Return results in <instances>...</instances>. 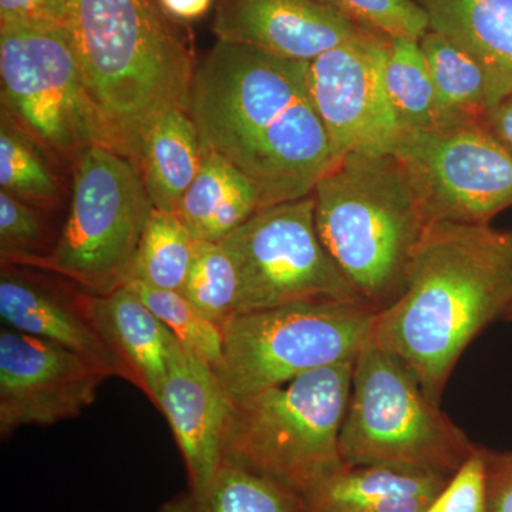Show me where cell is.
<instances>
[{
    "label": "cell",
    "instance_id": "cell-7",
    "mask_svg": "<svg viewBox=\"0 0 512 512\" xmlns=\"http://www.w3.org/2000/svg\"><path fill=\"white\" fill-rule=\"evenodd\" d=\"M376 311L363 302L299 301L238 313L222 326L214 366L231 402L323 367L353 362L372 342Z\"/></svg>",
    "mask_w": 512,
    "mask_h": 512
},
{
    "label": "cell",
    "instance_id": "cell-14",
    "mask_svg": "<svg viewBox=\"0 0 512 512\" xmlns=\"http://www.w3.org/2000/svg\"><path fill=\"white\" fill-rule=\"evenodd\" d=\"M215 35L293 62L316 57L366 29L316 0H220Z\"/></svg>",
    "mask_w": 512,
    "mask_h": 512
},
{
    "label": "cell",
    "instance_id": "cell-12",
    "mask_svg": "<svg viewBox=\"0 0 512 512\" xmlns=\"http://www.w3.org/2000/svg\"><path fill=\"white\" fill-rule=\"evenodd\" d=\"M387 39L365 30L308 62V89L335 156L390 154L402 130L383 82Z\"/></svg>",
    "mask_w": 512,
    "mask_h": 512
},
{
    "label": "cell",
    "instance_id": "cell-2",
    "mask_svg": "<svg viewBox=\"0 0 512 512\" xmlns=\"http://www.w3.org/2000/svg\"><path fill=\"white\" fill-rule=\"evenodd\" d=\"M512 305V232L436 222L414 249L399 298L376 312L372 343L441 394L467 346Z\"/></svg>",
    "mask_w": 512,
    "mask_h": 512
},
{
    "label": "cell",
    "instance_id": "cell-29",
    "mask_svg": "<svg viewBox=\"0 0 512 512\" xmlns=\"http://www.w3.org/2000/svg\"><path fill=\"white\" fill-rule=\"evenodd\" d=\"M377 35L421 40L430 18L419 0H316Z\"/></svg>",
    "mask_w": 512,
    "mask_h": 512
},
{
    "label": "cell",
    "instance_id": "cell-26",
    "mask_svg": "<svg viewBox=\"0 0 512 512\" xmlns=\"http://www.w3.org/2000/svg\"><path fill=\"white\" fill-rule=\"evenodd\" d=\"M180 292L220 328L237 315V266L221 242H195L194 258Z\"/></svg>",
    "mask_w": 512,
    "mask_h": 512
},
{
    "label": "cell",
    "instance_id": "cell-18",
    "mask_svg": "<svg viewBox=\"0 0 512 512\" xmlns=\"http://www.w3.org/2000/svg\"><path fill=\"white\" fill-rule=\"evenodd\" d=\"M448 480L434 471L345 464L303 495V512H424Z\"/></svg>",
    "mask_w": 512,
    "mask_h": 512
},
{
    "label": "cell",
    "instance_id": "cell-9",
    "mask_svg": "<svg viewBox=\"0 0 512 512\" xmlns=\"http://www.w3.org/2000/svg\"><path fill=\"white\" fill-rule=\"evenodd\" d=\"M0 77L8 116L33 140L77 156L110 147L66 26L0 23Z\"/></svg>",
    "mask_w": 512,
    "mask_h": 512
},
{
    "label": "cell",
    "instance_id": "cell-1",
    "mask_svg": "<svg viewBox=\"0 0 512 512\" xmlns=\"http://www.w3.org/2000/svg\"><path fill=\"white\" fill-rule=\"evenodd\" d=\"M306 72L224 40L195 67L187 111L201 141L255 181L264 207L308 197L339 161Z\"/></svg>",
    "mask_w": 512,
    "mask_h": 512
},
{
    "label": "cell",
    "instance_id": "cell-15",
    "mask_svg": "<svg viewBox=\"0 0 512 512\" xmlns=\"http://www.w3.org/2000/svg\"><path fill=\"white\" fill-rule=\"evenodd\" d=\"M231 404L214 367L178 342L158 410L170 423L183 454L190 491L202 490L220 470Z\"/></svg>",
    "mask_w": 512,
    "mask_h": 512
},
{
    "label": "cell",
    "instance_id": "cell-34",
    "mask_svg": "<svg viewBox=\"0 0 512 512\" xmlns=\"http://www.w3.org/2000/svg\"><path fill=\"white\" fill-rule=\"evenodd\" d=\"M485 124L493 131L494 136L512 153V93L501 100L487 116Z\"/></svg>",
    "mask_w": 512,
    "mask_h": 512
},
{
    "label": "cell",
    "instance_id": "cell-22",
    "mask_svg": "<svg viewBox=\"0 0 512 512\" xmlns=\"http://www.w3.org/2000/svg\"><path fill=\"white\" fill-rule=\"evenodd\" d=\"M430 28L512 77V0H419Z\"/></svg>",
    "mask_w": 512,
    "mask_h": 512
},
{
    "label": "cell",
    "instance_id": "cell-6",
    "mask_svg": "<svg viewBox=\"0 0 512 512\" xmlns=\"http://www.w3.org/2000/svg\"><path fill=\"white\" fill-rule=\"evenodd\" d=\"M476 450L400 357L372 342L357 355L339 436L343 463L451 477Z\"/></svg>",
    "mask_w": 512,
    "mask_h": 512
},
{
    "label": "cell",
    "instance_id": "cell-28",
    "mask_svg": "<svg viewBox=\"0 0 512 512\" xmlns=\"http://www.w3.org/2000/svg\"><path fill=\"white\" fill-rule=\"evenodd\" d=\"M146 303L154 315L177 336L184 346L195 350L212 367L222 356V329L215 325L180 291L150 288L140 284L126 285Z\"/></svg>",
    "mask_w": 512,
    "mask_h": 512
},
{
    "label": "cell",
    "instance_id": "cell-33",
    "mask_svg": "<svg viewBox=\"0 0 512 512\" xmlns=\"http://www.w3.org/2000/svg\"><path fill=\"white\" fill-rule=\"evenodd\" d=\"M481 450L487 467L488 512H512V451Z\"/></svg>",
    "mask_w": 512,
    "mask_h": 512
},
{
    "label": "cell",
    "instance_id": "cell-24",
    "mask_svg": "<svg viewBox=\"0 0 512 512\" xmlns=\"http://www.w3.org/2000/svg\"><path fill=\"white\" fill-rule=\"evenodd\" d=\"M383 82L387 100L402 133L444 123L420 40L406 37L387 39Z\"/></svg>",
    "mask_w": 512,
    "mask_h": 512
},
{
    "label": "cell",
    "instance_id": "cell-5",
    "mask_svg": "<svg viewBox=\"0 0 512 512\" xmlns=\"http://www.w3.org/2000/svg\"><path fill=\"white\" fill-rule=\"evenodd\" d=\"M353 362L323 367L232 402L222 463L284 485L303 497L345 466L339 436L352 389Z\"/></svg>",
    "mask_w": 512,
    "mask_h": 512
},
{
    "label": "cell",
    "instance_id": "cell-3",
    "mask_svg": "<svg viewBox=\"0 0 512 512\" xmlns=\"http://www.w3.org/2000/svg\"><path fill=\"white\" fill-rule=\"evenodd\" d=\"M158 0H69L66 28L109 138L138 168L148 128L187 110L195 67Z\"/></svg>",
    "mask_w": 512,
    "mask_h": 512
},
{
    "label": "cell",
    "instance_id": "cell-20",
    "mask_svg": "<svg viewBox=\"0 0 512 512\" xmlns=\"http://www.w3.org/2000/svg\"><path fill=\"white\" fill-rule=\"evenodd\" d=\"M444 123L484 120L512 93V77L431 29L420 40Z\"/></svg>",
    "mask_w": 512,
    "mask_h": 512
},
{
    "label": "cell",
    "instance_id": "cell-21",
    "mask_svg": "<svg viewBox=\"0 0 512 512\" xmlns=\"http://www.w3.org/2000/svg\"><path fill=\"white\" fill-rule=\"evenodd\" d=\"M202 141L185 109L165 111L141 141L138 171L156 210L177 214L200 171Z\"/></svg>",
    "mask_w": 512,
    "mask_h": 512
},
{
    "label": "cell",
    "instance_id": "cell-17",
    "mask_svg": "<svg viewBox=\"0 0 512 512\" xmlns=\"http://www.w3.org/2000/svg\"><path fill=\"white\" fill-rule=\"evenodd\" d=\"M90 309L120 377L138 387L158 409L171 356L180 340L128 286L107 295H92Z\"/></svg>",
    "mask_w": 512,
    "mask_h": 512
},
{
    "label": "cell",
    "instance_id": "cell-10",
    "mask_svg": "<svg viewBox=\"0 0 512 512\" xmlns=\"http://www.w3.org/2000/svg\"><path fill=\"white\" fill-rule=\"evenodd\" d=\"M390 154L429 224H490L512 207V153L484 120L403 131Z\"/></svg>",
    "mask_w": 512,
    "mask_h": 512
},
{
    "label": "cell",
    "instance_id": "cell-19",
    "mask_svg": "<svg viewBox=\"0 0 512 512\" xmlns=\"http://www.w3.org/2000/svg\"><path fill=\"white\" fill-rule=\"evenodd\" d=\"M261 208L264 197L255 181L202 143L200 171L177 210L192 237L221 242Z\"/></svg>",
    "mask_w": 512,
    "mask_h": 512
},
{
    "label": "cell",
    "instance_id": "cell-25",
    "mask_svg": "<svg viewBox=\"0 0 512 512\" xmlns=\"http://www.w3.org/2000/svg\"><path fill=\"white\" fill-rule=\"evenodd\" d=\"M195 242L197 239L192 237L177 214L153 208L128 271L126 285L181 291L194 258Z\"/></svg>",
    "mask_w": 512,
    "mask_h": 512
},
{
    "label": "cell",
    "instance_id": "cell-31",
    "mask_svg": "<svg viewBox=\"0 0 512 512\" xmlns=\"http://www.w3.org/2000/svg\"><path fill=\"white\" fill-rule=\"evenodd\" d=\"M424 512H488L487 467L477 447Z\"/></svg>",
    "mask_w": 512,
    "mask_h": 512
},
{
    "label": "cell",
    "instance_id": "cell-35",
    "mask_svg": "<svg viewBox=\"0 0 512 512\" xmlns=\"http://www.w3.org/2000/svg\"><path fill=\"white\" fill-rule=\"evenodd\" d=\"M160 8L170 19L192 22L210 10L212 0H158Z\"/></svg>",
    "mask_w": 512,
    "mask_h": 512
},
{
    "label": "cell",
    "instance_id": "cell-23",
    "mask_svg": "<svg viewBox=\"0 0 512 512\" xmlns=\"http://www.w3.org/2000/svg\"><path fill=\"white\" fill-rule=\"evenodd\" d=\"M158 512H303V503L298 494L271 478L222 463L202 490H188Z\"/></svg>",
    "mask_w": 512,
    "mask_h": 512
},
{
    "label": "cell",
    "instance_id": "cell-30",
    "mask_svg": "<svg viewBox=\"0 0 512 512\" xmlns=\"http://www.w3.org/2000/svg\"><path fill=\"white\" fill-rule=\"evenodd\" d=\"M45 242V228L39 215L25 201L0 192V247L3 261L30 264Z\"/></svg>",
    "mask_w": 512,
    "mask_h": 512
},
{
    "label": "cell",
    "instance_id": "cell-4",
    "mask_svg": "<svg viewBox=\"0 0 512 512\" xmlns=\"http://www.w3.org/2000/svg\"><path fill=\"white\" fill-rule=\"evenodd\" d=\"M312 195L320 241L357 295L376 312L392 305L430 225L402 165L393 154H348Z\"/></svg>",
    "mask_w": 512,
    "mask_h": 512
},
{
    "label": "cell",
    "instance_id": "cell-16",
    "mask_svg": "<svg viewBox=\"0 0 512 512\" xmlns=\"http://www.w3.org/2000/svg\"><path fill=\"white\" fill-rule=\"evenodd\" d=\"M92 295H70L23 272L3 269L0 316L8 328L59 343L120 377L119 366L94 325Z\"/></svg>",
    "mask_w": 512,
    "mask_h": 512
},
{
    "label": "cell",
    "instance_id": "cell-8",
    "mask_svg": "<svg viewBox=\"0 0 512 512\" xmlns=\"http://www.w3.org/2000/svg\"><path fill=\"white\" fill-rule=\"evenodd\" d=\"M72 202L52 251L37 266L100 296L126 285L153 211L140 171L110 147L77 156Z\"/></svg>",
    "mask_w": 512,
    "mask_h": 512
},
{
    "label": "cell",
    "instance_id": "cell-11",
    "mask_svg": "<svg viewBox=\"0 0 512 512\" xmlns=\"http://www.w3.org/2000/svg\"><path fill=\"white\" fill-rule=\"evenodd\" d=\"M221 244L237 266V315L316 299L363 302L320 241L312 194L261 208Z\"/></svg>",
    "mask_w": 512,
    "mask_h": 512
},
{
    "label": "cell",
    "instance_id": "cell-13",
    "mask_svg": "<svg viewBox=\"0 0 512 512\" xmlns=\"http://www.w3.org/2000/svg\"><path fill=\"white\" fill-rule=\"evenodd\" d=\"M113 377L106 367L59 343L10 328L0 332V434L74 419Z\"/></svg>",
    "mask_w": 512,
    "mask_h": 512
},
{
    "label": "cell",
    "instance_id": "cell-27",
    "mask_svg": "<svg viewBox=\"0 0 512 512\" xmlns=\"http://www.w3.org/2000/svg\"><path fill=\"white\" fill-rule=\"evenodd\" d=\"M35 141L3 111L0 185L19 200L50 204L57 195V181Z\"/></svg>",
    "mask_w": 512,
    "mask_h": 512
},
{
    "label": "cell",
    "instance_id": "cell-36",
    "mask_svg": "<svg viewBox=\"0 0 512 512\" xmlns=\"http://www.w3.org/2000/svg\"><path fill=\"white\" fill-rule=\"evenodd\" d=\"M505 319L512 320V305L510 308V311H508L507 316H505Z\"/></svg>",
    "mask_w": 512,
    "mask_h": 512
},
{
    "label": "cell",
    "instance_id": "cell-32",
    "mask_svg": "<svg viewBox=\"0 0 512 512\" xmlns=\"http://www.w3.org/2000/svg\"><path fill=\"white\" fill-rule=\"evenodd\" d=\"M69 0H0V23L66 26Z\"/></svg>",
    "mask_w": 512,
    "mask_h": 512
}]
</instances>
